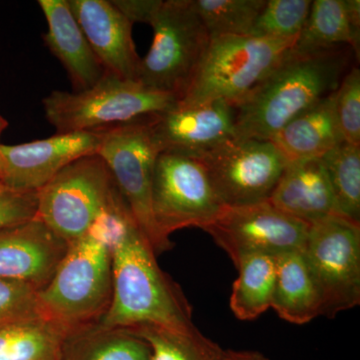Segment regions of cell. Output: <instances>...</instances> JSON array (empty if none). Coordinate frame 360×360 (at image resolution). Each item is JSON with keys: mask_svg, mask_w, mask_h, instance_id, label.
<instances>
[{"mask_svg": "<svg viewBox=\"0 0 360 360\" xmlns=\"http://www.w3.org/2000/svg\"><path fill=\"white\" fill-rule=\"evenodd\" d=\"M354 56L348 46L307 53L291 49L233 106L236 136L270 141L292 118L338 89Z\"/></svg>", "mask_w": 360, "mask_h": 360, "instance_id": "6da1fadb", "label": "cell"}, {"mask_svg": "<svg viewBox=\"0 0 360 360\" xmlns=\"http://www.w3.org/2000/svg\"><path fill=\"white\" fill-rule=\"evenodd\" d=\"M132 217L118 193L89 231L70 243L46 286L39 291L41 314L70 333L97 323L112 295V250L116 236Z\"/></svg>", "mask_w": 360, "mask_h": 360, "instance_id": "7a4b0ae2", "label": "cell"}, {"mask_svg": "<svg viewBox=\"0 0 360 360\" xmlns=\"http://www.w3.org/2000/svg\"><path fill=\"white\" fill-rule=\"evenodd\" d=\"M97 323L106 328H194L186 296L161 270L134 217L124 222L113 243L112 295Z\"/></svg>", "mask_w": 360, "mask_h": 360, "instance_id": "3957f363", "label": "cell"}, {"mask_svg": "<svg viewBox=\"0 0 360 360\" xmlns=\"http://www.w3.org/2000/svg\"><path fill=\"white\" fill-rule=\"evenodd\" d=\"M172 94L105 71L84 91L54 90L42 99L47 122L56 134L98 131L160 115L176 105Z\"/></svg>", "mask_w": 360, "mask_h": 360, "instance_id": "277c9868", "label": "cell"}, {"mask_svg": "<svg viewBox=\"0 0 360 360\" xmlns=\"http://www.w3.org/2000/svg\"><path fill=\"white\" fill-rule=\"evenodd\" d=\"M149 25L153 44L141 58L137 80L179 101L205 58L210 34L193 0H161Z\"/></svg>", "mask_w": 360, "mask_h": 360, "instance_id": "5b68a950", "label": "cell"}, {"mask_svg": "<svg viewBox=\"0 0 360 360\" xmlns=\"http://www.w3.org/2000/svg\"><path fill=\"white\" fill-rule=\"evenodd\" d=\"M295 44V40L264 39L250 35L210 39L193 82L177 103L224 101L236 105Z\"/></svg>", "mask_w": 360, "mask_h": 360, "instance_id": "8992f818", "label": "cell"}, {"mask_svg": "<svg viewBox=\"0 0 360 360\" xmlns=\"http://www.w3.org/2000/svg\"><path fill=\"white\" fill-rule=\"evenodd\" d=\"M118 193L103 158L84 156L40 189L35 217L70 245L89 231Z\"/></svg>", "mask_w": 360, "mask_h": 360, "instance_id": "52a82bcc", "label": "cell"}, {"mask_svg": "<svg viewBox=\"0 0 360 360\" xmlns=\"http://www.w3.org/2000/svg\"><path fill=\"white\" fill-rule=\"evenodd\" d=\"M155 116L101 130L97 155L110 170L139 231L158 255L167 248L158 238L151 213L153 174L160 153L151 127Z\"/></svg>", "mask_w": 360, "mask_h": 360, "instance_id": "ba28073f", "label": "cell"}, {"mask_svg": "<svg viewBox=\"0 0 360 360\" xmlns=\"http://www.w3.org/2000/svg\"><path fill=\"white\" fill-rule=\"evenodd\" d=\"M224 207L198 158L160 153L151 188V213L167 250L172 246L170 234L186 227L203 229Z\"/></svg>", "mask_w": 360, "mask_h": 360, "instance_id": "9c48e42d", "label": "cell"}, {"mask_svg": "<svg viewBox=\"0 0 360 360\" xmlns=\"http://www.w3.org/2000/svg\"><path fill=\"white\" fill-rule=\"evenodd\" d=\"M321 298V315L333 319L360 302V224L340 214L310 224L302 250Z\"/></svg>", "mask_w": 360, "mask_h": 360, "instance_id": "30bf717a", "label": "cell"}, {"mask_svg": "<svg viewBox=\"0 0 360 360\" xmlns=\"http://www.w3.org/2000/svg\"><path fill=\"white\" fill-rule=\"evenodd\" d=\"M195 158L229 207L269 200L288 163L271 141L236 136Z\"/></svg>", "mask_w": 360, "mask_h": 360, "instance_id": "8fae6325", "label": "cell"}, {"mask_svg": "<svg viewBox=\"0 0 360 360\" xmlns=\"http://www.w3.org/2000/svg\"><path fill=\"white\" fill-rule=\"evenodd\" d=\"M309 225L286 214L269 200L224 206L202 231L229 255L234 265L251 255H279L302 250Z\"/></svg>", "mask_w": 360, "mask_h": 360, "instance_id": "7c38bea8", "label": "cell"}, {"mask_svg": "<svg viewBox=\"0 0 360 360\" xmlns=\"http://www.w3.org/2000/svg\"><path fill=\"white\" fill-rule=\"evenodd\" d=\"M101 137L98 130L56 134L16 146L0 144V181L18 191H39L73 161L96 155Z\"/></svg>", "mask_w": 360, "mask_h": 360, "instance_id": "4fadbf2b", "label": "cell"}, {"mask_svg": "<svg viewBox=\"0 0 360 360\" xmlns=\"http://www.w3.org/2000/svg\"><path fill=\"white\" fill-rule=\"evenodd\" d=\"M160 153L198 158L236 137L233 106L226 101L179 104L151 122Z\"/></svg>", "mask_w": 360, "mask_h": 360, "instance_id": "5bb4252c", "label": "cell"}, {"mask_svg": "<svg viewBox=\"0 0 360 360\" xmlns=\"http://www.w3.org/2000/svg\"><path fill=\"white\" fill-rule=\"evenodd\" d=\"M70 245L34 219L0 229V278L30 284L40 290L49 284Z\"/></svg>", "mask_w": 360, "mask_h": 360, "instance_id": "9a60e30c", "label": "cell"}, {"mask_svg": "<svg viewBox=\"0 0 360 360\" xmlns=\"http://www.w3.org/2000/svg\"><path fill=\"white\" fill-rule=\"evenodd\" d=\"M71 11L104 70L139 82L141 58L134 39V23L110 0H68Z\"/></svg>", "mask_w": 360, "mask_h": 360, "instance_id": "2e32d148", "label": "cell"}, {"mask_svg": "<svg viewBox=\"0 0 360 360\" xmlns=\"http://www.w3.org/2000/svg\"><path fill=\"white\" fill-rule=\"evenodd\" d=\"M39 6L47 23L42 40L65 68L73 91L94 86L105 70L92 51L68 0H39Z\"/></svg>", "mask_w": 360, "mask_h": 360, "instance_id": "e0dca14e", "label": "cell"}, {"mask_svg": "<svg viewBox=\"0 0 360 360\" xmlns=\"http://www.w3.org/2000/svg\"><path fill=\"white\" fill-rule=\"evenodd\" d=\"M269 200L309 225L340 214L321 158L288 162Z\"/></svg>", "mask_w": 360, "mask_h": 360, "instance_id": "ac0fdd59", "label": "cell"}, {"mask_svg": "<svg viewBox=\"0 0 360 360\" xmlns=\"http://www.w3.org/2000/svg\"><path fill=\"white\" fill-rule=\"evenodd\" d=\"M335 91L295 116L270 139L288 162L321 158L343 141L335 117Z\"/></svg>", "mask_w": 360, "mask_h": 360, "instance_id": "d6986e66", "label": "cell"}, {"mask_svg": "<svg viewBox=\"0 0 360 360\" xmlns=\"http://www.w3.org/2000/svg\"><path fill=\"white\" fill-rule=\"evenodd\" d=\"M348 46L357 59L360 47L359 0H315L292 51L307 53Z\"/></svg>", "mask_w": 360, "mask_h": 360, "instance_id": "ffe728a7", "label": "cell"}, {"mask_svg": "<svg viewBox=\"0 0 360 360\" xmlns=\"http://www.w3.org/2000/svg\"><path fill=\"white\" fill-rule=\"evenodd\" d=\"M271 309L290 323H309L321 315V298L302 250L277 255Z\"/></svg>", "mask_w": 360, "mask_h": 360, "instance_id": "44dd1931", "label": "cell"}, {"mask_svg": "<svg viewBox=\"0 0 360 360\" xmlns=\"http://www.w3.org/2000/svg\"><path fill=\"white\" fill-rule=\"evenodd\" d=\"M68 330L44 314L0 326V360H60Z\"/></svg>", "mask_w": 360, "mask_h": 360, "instance_id": "7402d4cb", "label": "cell"}, {"mask_svg": "<svg viewBox=\"0 0 360 360\" xmlns=\"http://www.w3.org/2000/svg\"><path fill=\"white\" fill-rule=\"evenodd\" d=\"M148 343L127 329L94 323L70 331L60 360H149Z\"/></svg>", "mask_w": 360, "mask_h": 360, "instance_id": "603a6c76", "label": "cell"}, {"mask_svg": "<svg viewBox=\"0 0 360 360\" xmlns=\"http://www.w3.org/2000/svg\"><path fill=\"white\" fill-rule=\"evenodd\" d=\"M238 277L232 286L231 309L236 319L253 321L271 307L276 288L277 257L251 255L236 265Z\"/></svg>", "mask_w": 360, "mask_h": 360, "instance_id": "cb8c5ba5", "label": "cell"}, {"mask_svg": "<svg viewBox=\"0 0 360 360\" xmlns=\"http://www.w3.org/2000/svg\"><path fill=\"white\" fill-rule=\"evenodd\" d=\"M127 330L148 343L149 360H224L225 350L195 326L174 329L141 326Z\"/></svg>", "mask_w": 360, "mask_h": 360, "instance_id": "d4e9b609", "label": "cell"}, {"mask_svg": "<svg viewBox=\"0 0 360 360\" xmlns=\"http://www.w3.org/2000/svg\"><path fill=\"white\" fill-rule=\"evenodd\" d=\"M321 160L338 212L360 224V146L343 141Z\"/></svg>", "mask_w": 360, "mask_h": 360, "instance_id": "484cf974", "label": "cell"}, {"mask_svg": "<svg viewBox=\"0 0 360 360\" xmlns=\"http://www.w3.org/2000/svg\"><path fill=\"white\" fill-rule=\"evenodd\" d=\"M266 0H193L210 39L250 35Z\"/></svg>", "mask_w": 360, "mask_h": 360, "instance_id": "4316f807", "label": "cell"}, {"mask_svg": "<svg viewBox=\"0 0 360 360\" xmlns=\"http://www.w3.org/2000/svg\"><path fill=\"white\" fill-rule=\"evenodd\" d=\"M310 0H266L250 37L271 40H295L309 15Z\"/></svg>", "mask_w": 360, "mask_h": 360, "instance_id": "83f0119b", "label": "cell"}, {"mask_svg": "<svg viewBox=\"0 0 360 360\" xmlns=\"http://www.w3.org/2000/svg\"><path fill=\"white\" fill-rule=\"evenodd\" d=\"M336 122L343 141L360 146V70L352 66L335 94Z\"/></svg>", "mask_w": 360, "mask_h": 360, "instance_id": "f1b7e54d", "label": "cell"}, {"mask_svg": "<svg viewBox=\"0 0 360 360\" xmlns=\"http://www.w3.org/2000/svg\"><path fill=\"white\" fill-rule=\"evenodd\" d=\"M42 314L39 290L30 284L0 278V326Z\"/></svg>", "mask_w": 360, "mask_h": 360, "instance_id": "f546056e", "label": "cell"}, {"mask_svg": "<svg viewBox=\"0 0 360 360\" xmlns=\"http://www.w3.org/2000/svg\"><path fill=\"white\" fill-rule=\"evenodd\" d=\"M39 191H18L0 181V229L37 217Z\"/></svg>", "mask_w": 360, "mask_h": 360, "instance_id": "4dcf8cb0", "label": "cell"}, {"mask_svg": "<svg viewBox=\"0 0 360 360\" xmlns=\"http://www.w3.org/2000/svg\"><path fill=\"white\" fill-rule=\"evenodd\" d=\"M115 6L132 23H150L161 0H115Z\"/></svg>", "mask_w": 360, "mask_h": 360, "instance_id": "1f68e13d", "label": "cell"}, {"mask_svg": "<svg viewBox=\"0 0 360 360\" xmlns=\"http://www.w3.org/2000/svg\"><path fill=\"white\" fill-rule=\"evenodd\" d=\"M224 360H270L264 354L251 350H225Z\"/></svg>", "mask_w": 360, "mask_h": 360, "instance_id": "d6a6232c", "label": "cell"}, {"mask_svg": "<svg viewBox=\"0 0 360 360\" xmlns=\"http://www.w3.org/2000/svg\"><path fill=\"white\" fill-rule=\"evenodd\" d=\"M7 127H8V122H7L4 116L0 115V137H1L2 134H4V130L7 129Z\"/></svg>", "mask_w": 360, "mask_h": 360, "instance_id": "836d02e7", "label": "cell"}]
</instances>
